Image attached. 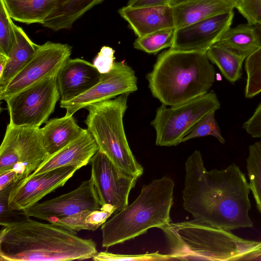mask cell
Instances as JSON below:
<instances>
[{
	"mask_svg": "<svg viewBox=\"0 0 261 261\" xmlns=\"http://www.w3.org/2000/svg\"><path fill=\"white\" fill-rule=\"evenodd\" d=\"M15 183V173L7 171L0 173V191H2L11 185Z\"/></svg>",
	"mask_w": 261,
	"mask_h": 261,
	"instance_id": "37",
	"label": "cell"
},
{
	"mask_svg": "<svg viewBox=\"0 0 261 261\" xmlns=\"http://www.w3.org/2000/svg\"><path fill=\"white\" fill-rule=\"evenodd\" d=\"M115 213V207L107 204L98 209L86 210L70 217L56 219L50 223L76 232L95 231Z\"/></svg>",
	"mask_w": 261,
	"mask_h": 261,
	"instance_id": "25",
	"label": "cell"
},
{
	"mask_svg": "<svg viewBox=\"0 0 261 261\" xmlns=\"http://www.w3.org/2000/svg\"><path fill=\"white\" fill-rule=\"evenodd\" d=\"M0 259L5 261H67L92 258L97 252L91 239L76 231L24 216L0 222Z\"/></svg>",
	"mask_w": 261,
	"mask_h": 261,
	"instance_id": "2",
	"label": "cell"
},
{
	"mask_svg": "<svg viewBox=\"0 0 261 261\" xmlns=\"http://www.w3.org/2000/svg\"><path fill=\"white\" fill-rule=\"evenodd\" d=\"M174 187L173 180L167 176L144 185L133 202L101 225L102 246L109 248L143 234L150 228L161 229L170 223Z\"/></svg>",
	"mask_w": 261,
	"mask_h": 261,
	"instance_id": "5",
	"label": "cell"
},
{
	"mask_svg": "<svg viewBox=\"0 0 261 261\" xmlns=\"http://www.w3.org/2000/svg\"><path fill=\"white\" fill-rule=\"evenodd\" d=\"M104 0H63L42 25L58 31L70 29L86 12Z\"/></svg>",
	"mask_w": 261,
	"mask_h": 261,
	"instance_id": "23",
	"label": "cell"
},
{
	"mask_svg": "<svg viewBox=\"0 0 261 261\" xmlns=\"http://www.w3.org/2000/svg\"><path fill=\"white\" fill-rule=\"evenodd\" d=\"M99 150L92 135L87 129L76 139L49 155L31 175H36L64 167L78 168L90 163L92 158Z\"/></svg>",
	"mask_w": 261,
	"mask_h": 261,
	"instance_id": "18",
	"label": "cell"
},
{
	"mask_svg": "<svg viewBox=\"0 0 261 261\" xmlns=\"http://www.w3.org/2000/svg\"><path fill=\"white\" fill-rule=\"evenodd\" d=\"M246 168L249 188L254 198L257 209L261 214V141L255 142L249 146Z\"/></svg>",
	"mask_w": 261,
	"mask_h": 261,
	"instance_id": "27",
	"label": "cell"
},
{
	"mask_svg": "<svg viewBox=\"0 0 261 261\" xmlns=\"http://www.w3.org/2000/svg\"><path fill=\"white\" fill-rule=\"evenodd\" d=\"M48 156L40 127L7 125L0 146V173L13 171L16 182L31 175Z\"/></svg>",
	"mask_w": 261,
	"mask_h": 261,
	"instance_id": "8",
	"label": "cell"
},
{
	"mask_svg": "<svg viewBox=\"0 0 261 261\" xmlns=\"http://www.w3.org/2000/svg\"><path fill=\"white\" fill-rule=\"evenodd\" d=\"M206 55L210 62L218 67L222 75L231 84L242 77L245 57L217 43L207 49Z\"/></svg>",
	"mask_w": 261,
	"mask_h": 261,
	"instance_id": "26",
	"label": "cell"
},
{
	"mask_svg": "<svg viewBox=\"0 0 261 261\" xmlns=\"http://www.w3.org/2000/svg\"><path fill=\"white\" fill-rule=\"evenodd\" d=\"M247 73L245 96L251 98L261 92V46L245 61Z\"/></svg>",
	"mask_w": 261,
	"mask_h": 261,
	"instance_id": "29",
	"label": "cell"
},
{
	"mask_svg": "<svg viewBox=\"0 0 261 261\" xmlns=\"http://www.w3.org/2000/svg\"><path fill=\"white\" fill-rule=\"evenodd\" d=\"M60 98L57 75L25 88L6 100L10 116L9 124L40 127L48 121Z\"/></svg>",
	"mask_w": 261,
	"mask_h": 261,
	"instance_id": "9",
	"label": "cell"
},
{
	"mask_svg": "<svg viewBox=\"0 0 261 261\" xmlns=\"http://www.w3.org/2000/svg\"><path fill=\"white\" fill-rule=\"evenodd\" d=\"M215 76L206 52L169 48L159 56L146 79L154 97L175 107L208 92Z\"/></svg>",
	"mask_w": 261,
	"mask_h": 261,
	"instance_id": "3",
	"label": "cell"
},
{
	"mask_svg": "<svg viewBox=\"0 0 261 261\" xmlns=\"http://www.w3.org/2000/svg\"><path fill=\"white\" fill-rule=\"evenodd\" d=\"M13 24L4 1L0 0V53L7 56L15 39Z\"/></svg>",
	"mask_w": 261,
	"mask_h": 261,
	"instance_id": "31",
	"label": "cell"
},
{
	"mask_svg": "<svg viewBox=\"0 0 261 261\" xmlns=\"http://www.w3.org/2000/svg\"><path fill=\"white\" fill-rule=\"evenodd\" d=\"M114 54L115 50L111 47L103 46L101 48L92 63L100 73H107L112 69L115 62Z\"/></svg>",
	"mask_w": 261,
	"mask_h": 261,
	"instance_id": "34",
	"label": "cell"
},
{
	"mask_svg": "<svg viewBox=\"0 0 261 261\" xmlns=\"http://www.w3.org/2000/svg\"><path fill=\"white\" fill-rule=\"evenodd\" d=\"M78 168L69 166L28 177L13 184L8 198L9 209L22 211L38 202L46 195L64 186Z\"/></svg>",
	"mask_w": 261,
	"mask_h": 261,
	"instance_id": "14",
	"label": "cell"
},
{
	"mask_svg": "<svg viewBox=\"0 0 261 261\" xmlns=\"http://www.w3.org/2000/svg\"><path fill=\"white\" fill-rule=\"evenodd\" d=\"M101 206L92 178L83 181L74 190L55 198L37 202L21 211L22 215L51 223L88 210Z\"/></svg>",
	"mask_w": 261,
	"mask_h": 261,
	"instance_id": "13",
	"label": "cell"
},
{
	"mask_svg": "<svg viewBox=\"0 0 261 261\" xmlns=\"http://www.w3.org/2000/svg\"><path fill=\"white\" fill-rule=\"evenodd\" d=\"M186 0H169V5L172 6Z\"/></svg>",
	"mask_w": 261,
	"mask_h": 261,
	"instance_id": "40",
	"label": "cell"
},
{
	"mask_svg": "<svg viewBox=\"0 0 261 261\" xmlns=\"http://www.w3.org/2000/svg\"><path fill=\"white\" fill-rule=\"evenodd\" d=\"M161 229L173 260H251L261 248V241L244 239L195 220L171 222Z\"/></svg>",
	"mask_w": 261,
	"mask_h": 261,
	"instance_id": "4",
	"label": "cell"
},
{
	"mask_svg": "<svg viewBox=\"0 0 261 261\" xmlns=\"http://www.w3.org/2000/svg\"><path fill=\"white\" fill-rule=\"evenodd\" d=\"M184 184L183 207L194 220L229 231L253 226L249 183L234 163L207 171L195 150L185 163Z\"/></svg>",
	"mask_w": 261,
	"mask_h": 261,
	"instance_id": "1",
	"label": "cell"
},
{
	"mask_svg": "<svg viewBox=\"0 0 261 261\" xmlns=\"http://www.w3.org/2000/svg\"><path fill=\"white\" fill-rule=\"evenodd\" d=\"M3 1L13 20L28 24H42L63 0Z\"/></svg>",
	"mask_w": 261,
	"mask_h": 261,
	"instance_id": "22",
	"label": "cell"
},
{
	"mask_svg": "<svg viewBox=\"0 0 261 261\" xmlns=\"http://www.w3.org/2000/svg\"><path fill=\"white\" fill-rule=\"evenodd\" d=\"M15 39L8 57L7 65L0 75V91L26 65L37 49L34 43L23 30L13 24Z\"/></svg>",
	"mask_w": 261,
	"mask_h": 261,
	"instance_id": "21",
	"label": "cell"
},
{
	"mask_svg": "<svg viewBox=\"0 0 261 261\" xmlns=\"http://www.w3.org/2000/svg\"><path fill=\"white\" fill-rule=\"evenodd\" d=\"M94 260H173L170 254H163L158 251L141 254H115L108 251L97 252L92 258Z\"/></svg>",
	"mask_w": 261,
	"mask_h": 261,
	"instance_id": "32",
	"label": "cell"
},
{
	"mask_svg": "<svg viewBox=\"0 0 261 261\" xmlns=\"http://www.w3.org/2000/svg\"><path fill=\"white\" fill-rule=\"evenodd\" d=\"M261 32L247 23L230 28L216 43L224 46L246 58L261 46Z\"/></svg>",
	"mask_w": 261,
	"mask_h": 261,
	"instance_id": "24",
	"label": "cell"
},
{
	"mask_svg": "<svg viewBox=\"0 0 261 261\" xmlns=\"http://www.w3.org/2000/svg\"><path fill=\"white\" fill-rule=\"evenodd\" d=\"M71 47L67 44L47 41L38 46L26 65L0 91L6 101L20 91L47 77L57 75L70 58Z\"/></svg>",
	"mask_w": 261,
	"mask_h": 261,
	"instance_id": "10",
	"label": "cell"
},
{
	"mask_svg": "<svg viewBox=\"0 0 261 261\" xmlns=\"http://www.w3.org/2000/svg\"><path fill=\"white\" fill-rule=\"evenodd\" d=\"M220 108V101L214 91L177 106L167 108L162 105L151 122L155 130V145H178L204 116Z\"/></svg>",
	"mask_w": 261,
	"mask_h": 261,
	"instance_id": "7",
	"label": "cell"
},
{
	"mask_svg": "<svg viewBox=\"0 0 261 261\" xmlns=\"http://www.w3.org/2000/svg\"><path fill=\"white\" fill-rule=\"evenodd\" d=\"M251 260H261V248L254 253Z\"/></svg>",
	"mask_w": 261,
	"mask_h": 261,
	"instance_id": "39",
	"label": "cell"
},
{
	"mask_svg": "<svg viewBox=\"0 0 261 261\" xmlns=\"http://www.w3.org/2000/svg\"><path fill=\"white\" fill-rule=\"evenodd\" d=\"M169 5V0H129L127 5L131 7Z\"/></svg>",
	"mask_w": 261,
	"mask_h": 261,
	"instance_id": "36",
	"label": "cell"
},
{
	"mask_svg": "<svg viewBox=\"0 0 261 261\" xmlns=\"http://www.w3.org/2000/svg\"><path fill=\"white\" fill-rule=\"evenodd\" d=\"M138 37L160 30L175 29L172 6L169 5L131 7L118 10Z\"/></svg>",
	"mask_w": 261,
	"mask_h": 261,
	"instance_id": "17",
	"label": "cell"
},
{
	"mask_svg": "<svg viewBox=\"0 0 261 261\" xmlns=\"http://www.w3.org/2000/svg\"><path fill=\"white\" fill-rule=\"evenodd\" d=\"M8 57L0 53V75H1L5 69L8 62Z\"/></svg>",
	"mask_w": 261,
	"mask_h": 261,
	"instance_id": "38",
	"label": "cell"
},
{
	"mask_svg": "<svg viewBox=\"0 0 261 261\" xmlns=\"http://www.w3.org/2000/svg\"><path fill=\"white\" fill-rule=\"evenodd\" d=\"M175 29H165L137 37L133 45L135 48L148 54H156L161 50L171 48Z\"/></svg>",
	"mask_w": 261,
	"mask_h": 261,
	"instance_id": "28",
	"label": "cell"
},
{
	"mask_svg": "<svg viewBox=\"0 0 261 261\" xmlns=\"http://www.w3.org/2000/svg\"><path fill=\"white\" fill-rule=\"evenodd\" d=\"M233 17L232 10L176 29L170 48L206 52L231 27Z\"/></svg>",
	"mask_w": 261,
	"mask_h": 261,
	"instance_id": "15",
	"label": "cell"
},
{
	"mask_svg": "<svg viewBox=\"0 0 261 261\" xmlns=\"http://www.w3.org/2000/svg\"><path fill=\"white\" fill-rule=\"evenodd\" d=\"M138 90L137 78L132 68L125 61L115 62L108 72L101 74L99 82L90 89L67 101H60L66 116L73 115L79 110Z\"/></svg>",
	"mask_w": 261,
	"mask_h": 261,
	"instance_id": "12",
	"label": "cell"
},
{
	"mask_svg": "<svg viewBox=\"0 0 261 261\" xmlns=\"http://www.w3.org/2000/svg\"><path fill=\"white\" fill-rule=\"evenodd\" d=\"M90 164V177L101 205H112L116 208V213L127 206L130 192L135 187L138 177L118 169L99 150L92 158Z\"/></svg>",
	"mask_w": 261,
	"mask_h": 261,
	"instance_id": "11",
	"label": "cell"
},
{
	"mask_svg": "<svg viewBox=\"0 0 261 261\" xmlns=\"http://www.w3.org/2000/svg\"><path fill=\"white\" fill-rule=\"evenodd\" d=\"M242 127L253 138L261 139V103L252 116L243 123Z\"/></svg>",
	"mask_w": 261,
	"mask_h": 261,
	"instance_id": "35",
	"label": "cell"
},
{
	"mask_svg": "<svg viewBox=\"0 0 261 261\" xmlns=\"http://www.w3.org/2000/svg\"><path fill=\"white\" fill-rule=\"evenodd\" d=\"M236 8L248 23L261 31V0H238Z\"/></svg>",
	"mask_w": 261,
	"mask_h": 261,
	"instance_id": "33",
	"label": "cell"
},
{
	"mask_svg": "<svg viewBox=\"0 0 261 261\" xmlns=\"http://www.w3.org/2000/svg\"><path fill=\"white\" fill-rule=\"evenodd\" d=\"M215 112H209L199 120L189 133L181 140V143L193 138L212 136L221 144H224L225 140L215 119Z\"/></svg>",
	"mask_w": 261,
	"mask_h": 261,
	"instance_id": "30",
	"label": "cell"
},
{
	"mask_svg": "<svg viewBox=\"0 0 261 261\" xmlns=\"http://www.w3.org/2000/svg\"><path fill=\"white\" fill-rule=\"evenodd\" d=\"M128 95H120L87 106L85 123L99 150L118 169L139 177L142 175L143 168L130 148L123 122Z\"/></svg>",
	"mask_w": 261,
	"mask_h": 261,
	"instance_id": "6",
	"label": "cell"
},
{
	"mask_svg": "<svg viewBox=\"0 0 261 261\" xmlns=\"http://www.w3.org/2000/svg\"><path fill=\"white\" fill-rule=\"evenodd\" d=\"M101 74L92 63L69 58L57 75L61 101L70 100L90 89L99 82Z\"/></svg>",
	"mask_w": 261,
	"mask_h": 261,
	"instance_id": "16",
	"label": "cell"
},
{
	"mask_svg": "<svg viewBox=\"0 0 261 261\" xmlns=\"http://www.w3.org/2000/svg\"><path fill=\"white\" fill-rule=\"evenodd\" d=\"M238 0H186L172 6L175 29L236 8Z\"/></svg>",
	"mask_w": 261,
	"mask_h": 261,
	"instance_id": "19",
	"label": "cell"
},
{
	"mask_svg": "<svg viewBox=\"0 0 261 261\" xmlns=\"http://www.w3.org/2000/svg\"><path fill=\"white\" fill-rule=\"evenodd\" d=\"M85 130L77 124L73 115L50 119L40 128L43 144L49 155L76 139Z\"/></svg>",
	"mask_w": 261,
	"mask_h": 261,
	"instance_id": "20",
	"label": "cell"
}]
</instances>
